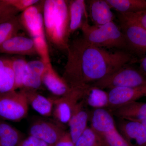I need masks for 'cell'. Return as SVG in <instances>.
Listing matches in <instances>:
<instances>
[{"mask_svg":"<svg viewBox=\"0 0 146 146\" xmlns=\"http://www.w3.org/2000/svg\"><path fill=\"white\" fill-rule=\"evenodd\" d=\"M62 78L71 89L87 88L123 65L136 62L129 52L109 51L90 44L82 36L69 43Z\"/></svg>","mask_w":146,"mask_h":146,"instance_id":"obj_1","label":"cell"},{"mask_svg":"<svg viewBox=\"0 0 146 146\" xmlns=\"http://www.w3.org/2000/svg\"><path fill=\"white\" fill-rule=\"evenodd\" d=\"M43 18L47 40L58 49L67 51L70 36L68 1H44Z\"/></svg>","mask_w":146,"mask_h":146,"instance_id":"obj_2","label":"cell"},{"mask_svg":"<svg viewBox=\"0 0 146 146\" xmlns=\"http://www.w3.org/2000/svg\"><path fill=\"white\" fill-rule=\"evenodd\" d=\"M80 29L84 39L92 44L102 48L128 51L124 36L119 25L114 21L102 25L95 26L90 25L87 21Z\"/></svg>","mask_w":146,"mask_h":146,"instance_id":"obj_3","label":"cell"},{"mask_svg":"<svg viewBox=\"0 0 146 146\" xmlns=\"http://www.w3.org/2000/svg\"><path fill=\"white\" fill-rule=\"evenodd\" d=\"M91 127L108 146H129L117 127L113 115L104 108L95 109L90 113Z\"/></svg>","mask_w":146,"mask_h":146,"instance_id":"obj_4","label":"cell"},{"mask_svg":"<svg viewBox=\"0 0 146 146\" xmlns=\"http://www.w3.org/2000/svg\"><path fill=\"white\" fill-rule=\"evenodd\" d=\"M145 86H146L145 76L140 72L138 68L132 67L129 64L123 65L91 86L104 90L117 87Z\"/></svg>","mask_w":146,"mask_h":146,"instance_id":"obj_5","label":"cell"},{"mask_svg":"<svg viewBox=\"0 0 146 146\" xmlns=\"http://www.w3.org/2000/svg\"><path fill=\"white\" fill-rule=\"evenodd\" d=\"M119 25L124 36L128 51L141 56H146V29L124 14L119 13Z\"/></svg>","mask_w":146,"mask_h":146,"instance_id":"obj_6","label":"cell"},{"mask_svg":"<svg viewBox=\"0 0 146 146\" xmlns=\"http://www.w3.org/2000/svg\"><path fill=\"white\" fill-rule=\"evenodd\" d=\"M29 103L23 89L0 93V117L19 121L27 115Z\"/></svg>","mask_w":146,"mask_h":146,"instance_id":"obj_7","label":"cell"},{"mask_svg":"<svg viewBox=\"0 0 146 146\" xmlns=\"http://www.w3.org/2000/svg\"><path fill=\"white\" fill-rule=\"evenodd\" d=\"M88 88L71 89L65 96L52 99L54 103L53 115L57 123L63 125L69 123L75 105L84 98Z\"/></svg>","mask_w":146,"mask_h":146,"instance_id":"obj_8","label":"cell"},{"mask_svg":"<svg viewBox=\"0 0 146 146\" xmlns=\"http://www.w3.org/2000/svg\"><path fill=\"white\" fill-rule=\"evenodd\" d=\"M44 1H39L18 16L22 28L29 33L32 39L45 34L43 18Z\"/></svg>","mask_w":146,"mask_h":146,"instance_id":"obj_9","label":"cell"},{"mask_svg":"<svg viewBox=\"0 0 146 146\" xmlns=\"http://www.w3.org/2000/svg\"><path fill=\"white\" fill-rule=\"evenodd\" d=\"M66 132L63 125L58 123L39 120L31 126L29 134L44 141L49 146H55Z\"/></svg>","mask_w":146,"mask_h":146,"instance_id":"obj_10","label":"cell"},{"mask_svg":"<svg viewBox=\"0 0 146 146\" xmlns=\"http://www.w3.org/2000/svg\"><path fill=\"white\" fill-rule=\"evenodd\" d=\"M110 111L146 97V86L138 87H117L108 92Z\"/></svg>","mask_w":146,"mask_h":146,"instance_id":"obj_11","label":"cell"},{"mask_svg":"<svg viewBox=\"0 0 146 146\" xmlns=\"http://www.w3.org/2000/svg\"><path fill=\"white\" fill-rule=\"evenodd\" d=\"M116 123L121 135L129 146H146V133L137 121L119 119Z\"/></svg>","mask_w":146,"mask_h":146,"instance_id":"obj_12","label":"cell"},{"mask_svg":"<svg viewBox=\"0 0 146 146\" xmlns=\"http://www.w3.org/2000/svg\"><path fill=\"white\" fill-rule=\"evenodd\" d=\"M84 100H80L73 107L72 116L68 125L70 127L69 133L74 143H75L79 137L88 127L91 112L85 108Z\"/></svg>","mask_w":146,"mask_h":146,"instance_id":"obj_13","label":"cell"},{"mask_svg":"<svg viewBox=\"0 0 146 146\" xmlns=\"http://www.w3.org/2000/svg\"><path fill=\"white\" fill-rule=\"evenodd\" d=\"M0 53L23 56L37 55L33 39L18 34L0 46Z\"/></svg>","mask_w":146,"mask_h":146,"instance_id":"obj_14","label":"cell"},{"mask_svg":"<svg viewBox=\"0 0 146 146\" xmlns=\"http://www.w3.org/2000/svg\"><path fill=\"white\" fill-rule=\"evenodd\" d=\"M42 76V83L54 95L59 97L65 96L71 89L55 70L52 63L47 64Z\"/></svg>","mask_w":146,"mask_h":146,"instance_id":"obj_15","label":"cell"},{"mask_svg":"<svg viewBox=\"0 0 146 146\" xmlns=\"http://www.w3.org/2000/svg\"><path fill=\"white\" fill-rule=\"evenodd\" d=\"M86 2L89 18L93 25H102L114 21V14L106 0H90Z\"/></svg>","mask_w":146,"mask_h":146,"instance_id":"obj_16","label":"cell"},{"mask_svg":"<svg viewBox=\"0 0 146 146\" xmlns=\"http://www.w3.org/2000/svg\"><path fill=\"white\" fill-rule=\"evenodd\" d=\"M69 7V34H73L81 28L83 24L88 21L89 15L87 4L84 0L68 1Z\"/></svg>","mask_w":146,"mask_h":146,"instance_id":"obj_17","label":"cell"},{"mask_svg":"<svg viewBox=\"0 0 146 146\" xmlns=\"http://www.w3.org/2000/svg\"><path fill=\"white\" fill-rule=\"evenodd\" d=\"M17 11H9L0 16V46L11 37L18 34L22 29Z\"/></svg>","mask_w":146,"mask_h":146,"instance_id":"obj_18","label":"cell"},{"mask_svg":"<svg viewBox=\"0 0 146 146\" xmlns=\"http://www.w3.org/2000/svg\"><path fill=\"white\" fill-rule=\"evenodd\" d=\"M110 111L119 119L135 121L146 120V103L133 102Z\"/></svg>","mask_w":146,"mask_h":146,"instance_id":"obj_19","label":"cell"},{"mask_svg":"<svg viewBox=\"0 0 146 146\" xmlns=\"http://www.w3.org/2000/svg\"><path fill=\"white\" fill-rule=\"evenodd\" d=\"M23 89L25 91L29 104H30L35 111L44 117L51 116L54 107L52 99L47 98L34 89Z\"/></svg>","mask_w":146,"mask_h":146,"instance_id":"obj_20","label":"cell"},{"mask_svg":"<svg viewBox=\"0 0 146 146\" xmlns=\"http://www.w3.org/2000/svg\"><path fill=\"white\" fill-rule=\"evenodd\" d=\"M46 65L40 60H34L27 62V72L24 80L25 89H39L42 84V76Z\"/></svg>","mask_w":146,"mask_h":146,"instance_id":"obj_21","label":"cell"},{"mask_svg":"<svg viewBox=\"0 0 146 146\" xmlns=\"http://www.w3.org/2000/svg\"><path fill=\"white\" fill-rule=\"evenodd\" d=\"M15 83L11 58H0V93L15 90Z\"/></svg>","mask_w":146,"mask_h":146,"instance_id":"obj_22","label":"cell"},{"mask_svg":"<svg viewBox=\"0 0 146 146\" xmlns=\"http://www.w3.org/2000/svg\"><path fill=\"white\" fill-rule=\"evenodd\" d=\"M86 105L95 109L109 108L108 92L103 89L94 86H90L84 97Z\"/></svg>","mask_w":146,"mask_h":146,"instance_id":"obj_23","label":"cell"},{"mask_svg":"<svg viewBox=\"0 0 146 146\" xmlns=\"http://www.w3.org/2000/svg\"><path fill=\"white\" fill-rule=\"evenodd\" d=\"M111 9L121 14L146 10V0H106Z\"/></svg>","mask_w":146,"mask_h":146,"instance_id":"obj_24","label":"cell"},{"mask_svg":"<svg viewBox=\"0 0 146 146\" xmlns=\"http://www.w3.org/2000/svg\"><path fill=\"white\" fill-rule=\"evenodd\" d=\"M23 140L22 134L15 128L0 121V146H18Z\"/></svg>","mask_w":146,"mask_h":146,"instance_id":"obj_25","label":"cell"},{"mask_svg":"<svg viewBox=\"0 0 146 146\" xmlns=\"http://www.w3.org/2000/svg\"><path fill=\"white\" fill-rule=\"evenodd\" d=\"M75 146H108L101 136L88 127L76 141Z\"/></svg>","mask_w":146,"mask_h":146,"instance_id":"obj_26","label":"cell"},{"mask_svg":"<svg viewBox=\"0 0 146 146\" xmlns=\"http://www.w3.org/2000/svg\"><path fill=\"white\" fill-rule=\"evenodd\" d=\"M11 59L15 76V90L23 89L27 72L28 62L23 58H14Z\"/></svg>","mask_w":146,"mask_h":146,"instance_id":"obj_27","label":"cell"},{"mask_svg":"<svg viewBox=\"0 0 146 146\" xmlns=\"http://www.w3.org/2000/svg\"><path fill=\"white\" fill-rule=\"evenodd\" d=\"M32 39L36 52L40 56V60L45 65L51 63L48 46L45 34L36 36Z\"/></svg>","mask_w":146,"mask_h":146,"instance_id":"obj_28","label":"cell"},{"mask_svg":"<svg viewBox=\"0 0 146 146\" xmlns=\"http://www.w3.org/2000/svg\"><path fill=\"white\" fill-rule=\"evenodd\" d=\"M7 5L15 9L18 11H25L32 6L39 2L38 0H3Z\"/></svg>","mask_w":146,"mask_h":146,"instance_id":"obj_29","label":"cell"},{"mask_svg":"<svg viewBox=\"0 0 146 146\" xmlns=\"http://www.w3.org/2000/svg\"><path fill=\"white\" fill-rule=\"evenodd\" d=\"M123 14L136 21V23L146 29V10Z\"/></svg>","mask_w":146,"mask_h":146,"instance_id":"obj_30","label":"cell"},{"mask_svg":"<svg viewBox=\"0 0 146 146\" xmlns=\"http://www.w3.org/2000/svg\"><path fill=\"white\" fill-rule=\"evenodd\" d=\"M18 146H49L39 138L31 136L23 139Z\"/></svg>","mask_w":146,"mask_h":146,"instance_id":"obj_31","label":"cell"},{"mask_svg":"<svg viewBox=\"0 0 146 146\" xmlns=\"http://www.w3.org/2000/svg\"><path fill=\"white\" fill-rule=\"evenodd\" d=\"M55 146H75L69 132H66L61 137Z\"/></svg>","mask_w":146,"mask_h":146,"instance_id":"obj_32","label":"cell"},{"mask_svg":"<svg viewBox=\"0 0 146 146\" xmlns=\"http://www.w3.org/2000/svg\"><path fill=\"white\" fill-rule=\"evenodd\" d=\"M138 60L139 63L138 69L146 77V56Z\"/></svg>","mask_w":146,"mask_h":146,"instance_id":"obj_33","label":"cell"},{"mask_svg":"<svg viewBox=\"0 0 146 146\" xmlns=\"http://www.w3.org/2000/svg\"><path fill=\"white\" fill-rule=\"evenodd\" d=\"M13 8L7 5L3 2V0H0V16L13 9Z\"/></svg>","mask_w":146,"mask_h":146,"instance_id":"obj_34","label":"cell"},{"mask_svg":"<svg viewBox=\"0 0 146 146\" xmlns=\"http://www.w3.org/2000/svg\"><path fill=\"white\" fill-rule=\"evenodd\" d=\"M137 121L141 123V124L143 126L146 133V120H141V121Z\"/></svg>","mask_w":146,"mask_h":146,"instance_id":"obj_35","label":"cell"}]
</instances>
